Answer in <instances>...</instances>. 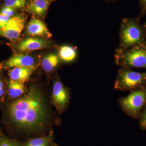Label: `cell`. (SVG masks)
Segmentation results:
<instances>
[{
	"instance_id": "obj_1",
	"label": "cell",
	"mask_w": 146,
	"mask_h": 146,
	"mask_svg": "<svg viewBox=\"0 0 146 146\" xmlns=\"http://www.w3.org/2000/svg\"><path fill=\"white\" fill-rule=\"evenodd\" d=\"M5 114L12 130L26 136H44L50 115L44 94L35 86H31L23 96L7 104Z\"/></svg>"
},
{
	"instance_id": "obj_2",
	"label": "cell",
	"mask_w": 146,
	"mask_h": 146,
	"mask_svg": "<svg viewBox=\"0 0 146 146\" xmlns=\"http://www.w3.org/2000/svg\"><path fill=\"white\" fill-rule=\"evenodd\" d=\"M141 19L139 17L123 18L120 27L118 49L125 50L134 47H146V35L140 23Z\"/></svg>"
},
{
	"instance_id": "obj_3",
	"label": "cell",
	"mask_w": 146,
	"mask_h": 146,
	"mask_svg": "<svg viewBox=\"0 0 146 146\" xmlns=\"http://www.w3.org/2000/svg\"><path fill=\"white\" fill-rule=\"evenodd\" d=\"M115 61L120 68L146 70V47H134L125 50L117 49Z\"/></svg>"
},
{
	"instance_id": "obj_4",
	"label": "cell",
	"mask_w": 146,
	"mask_h": 146,
	"mask_svg": "<svg viewBox=\"0 0 146 146\" xmlns=\"http://www.w3.org/2000/svg\"><path fill=\"white\" fill-rule=\"evenodd\" d=\"M118 103L123 112L133 119L139 117L146 105V84L119 98Z\"/></svg>"
},
{
	"instance_id": "obj_5",
	"label": "cell",
	"mask_w": 146,
	"mask_h": 146,
	"mask_svg": "<svg viewBox=\"0 0 146 146\" xmlns=\"http://www.w3.org/2000/svg\"><path fill=\"white\" fill-rule=\"evenodd\" d=\"M145 84L146 72H138L129 68H120L114 87L117 90L131 91Z\"/></svg>"
},
{
	"instance_id": "obj_6",
	"label": "cell",
	"mask_w": 146,
	"mask_h": 146,
	"mask_svg": "<svg viewBox=\"0 0 146 146\" xmlns=\"http://www.w3.org/2000/svg\"><path fill=\"white\" fill-rule=\"evenodd\" d=\"M27 19L25 13H18L9 20L7 24L0 29V37L16 42L21 36Z\"/></svg>"
},
{
	"instance_id": "obj_7",
	"label": "cell",
	"mask_w": 146,
	"mask_h": 146,
	"mask_svg": "<svg viewBox=\"0 0 146 146\" xmlns=\"http://www.w3.org/2000/svg\"><path fill=\"white\" fill-rule=\"evenodd\" d=\"M7 44L16 53L48 48L52 45L47 39L35 37H27L20 42H11Z\"/></svg>"
},
{
	"instance_id": "obj_8",
	"label": "cell",
	"mask_w": 146,
	"mask_h": 146,
	"mask_svg": "<svg viewBox=\"0 0 146 146\" xmlns=\"http://www.w3.org/2000/svg\"><path fill=\"white\" fill-rule=\"evenodd\" d=\"M37 62L34 56L28 54L16 53L0 63V72L14 68H36Z\"/></svg>"
},
{
	"instance_id": "obj_9",
	"label": "cell",
	"mask_w": 146,
	"mask_h": 146,
	"mask_svg": "<svg viewBox=\"0 0 146 146\" xmlns=\"http://www.w3.org/2000/svg\"><path fill=\"white\" fill-rule=\"evenodd\" d=\"M52 99L56 107L60 112L65 110L69 104L70 92L60 80L55 82L54 84Z\"/></svg>"
},
{
	"instance_id": "obj_10",
	"label": "cell",
	"mask_w": 146,
	"mask_h": 146,
	"mask_svg": "<svg viewBox=\"0 0 146 146\" xmlns=\"http://www.w3.org/2000/svg\"><path fill=\"white\" fill-rule=\"evenodd\" d=\"M26 34L32 36H39L42 39H48L52 35L44 23L40 18L33 16L27 25Z\"/></svg>"
},
{
	"instance_id": "obj_11",
	"label": "cell",
	"mask_w": 146,
	"mask_h": 146,
	"mask_svg": "<svg viewBox=\"0 0 146 146\" xmlns=\"http://www.w3.org/2000/svg\"><path fill=\"white\" fill-rule=\"evenodd\" d=\"M55 0H28L23 11L30 13L39 18H44L46 15L52 3Z\"/></svg>"
},
{
	"instance_id": "obj_12",
	"label": "cell",
	"mask_w": 146,
	"mask_h": 146,
	"mask_svg": "<svg viewBox=\"0 0 146 146\" xmlns=\"http://www.w3.org/2000/svg\"><path fill=\"white\" fill-rule=\"evenodd\" d=\"M35 68H14L9 70L8 75L10 80L23 84L36 70Z\"/></svg>"
},
{
	"instance_id": "obj_13",
	"label": "cell",
	"mask_w": 146,
	"mask_h": 146,
	"mask_svg": "<svg viewBox=\"0 0 146 146\" xmlns=\"http://www.w3.org/2000/svg\"><path fill=\"white\" fill-rule=\"evenodd\" d=\"M60 59L58 55L53 53L49 54L45 56L42 61L43 70L46 72H52L60 64Z\"/></svg>"
},
{
	"instance_id": "obj_14",
	"label": "cell",
	"mask_w": 146,
	"mask_h": 146,
	"mask_svg": "<svg viewBox=\"0 0 146 146\" xmlns=\"http://www.w3.org/2000/svg\"><path fill=\"white\" fill-rule=\"evenodd\" d=\"M53 138L51 135L33 137L22 143L21 146H53Z\"/></svg>"
},
{
	"instance_id": "obj_15",
	"label": "cell",
	"mask_w": 146,
	"mask_h": 146,
	"mask_svg": "<svg viewBox=\"0 0 146 146\" xmlns=\"http://www.w3.org/2000/svg\"><path fill=\"white\" fill-rule=\"evenodd\" d=\"M77 53L75 48L68 45H64L58 49V56L60 60L66 63L75 60Z\"/></svg>"
},
{
	"instance_id": "obj_16",
	"label": "cell",
	"mask_w": 146,
	"mask_h": 146,
	"mask_svg": "<svg viewBox=\"0 0 146 146\" xmlns=\"http://www.w3.org/2000/svg\"><path fill=\"white\" fill-rule=\"evenodd\" d=\"M7 94L10 98L17 99L25 93L23 84L9 80L7 83Z\"/></svg>"
},
{
	"instance_id": "obj_17",
	"label": "cell",
	"mask_w": 146,
	"mask_h": 146,
	"mask_svg": "<svg viewBox=\"0 0 146 146\" xmlns=\"http://www.w3.org/2000/svg\"><path fill=\"white\" fill-rule=\"evenodd\" d=\"M28 0H1L0 7H11L17 10H23L27 3Z\"/></svg>"
},
{
	"instance_id": "obj_18",
	"label": "cell",
	"mask_w": 146,
	"mask_h": 146,
	"mask_svg": "<svg viewBox=\"0 0 146 146\" xmlns=\"http://www.w3.org/2000/svg\"><path fill=\"white\" fill-rule=\"evenodd\" d=\"M22 143L11 139L2 133L0 137V146H21Z\"/></svg>"
},
{
	"instance_id": "obj_19",
	"label": "cell",
	"mask_w": 146,
	"mask_h": 146,
	"mask_svg": "<svg viewBox=\"0 0 146 146\" xmlns=\"http://www.w3.org/2000/svg\"><path fill=\"white\" fill-rule=\"evenodd\" d=\"M18 13V10L11 7L2 6L0 7V14L12 18Z\"/></svg>"
},
{
	"instance_id": "obj_20",
	"label": "cell",
	"mask_w": 146,
	"mask_h": 146,
	"mask_svg": "<svg viewBox=\"0 0 146 146\" xmlns=\"http://www.w3.org/2000/svg\"><path fill=\"white\" fill-rule=\"evenodd\" d=\"M138 118L140 127L143 130H146V105Z\"/></svg>"
},
{
	"instance_id": "obj_21",
	"label": "cell",
	"mask_w": 146,
	"mask_h": 146,
	"mask_svg": "<svg viewBox=\"0 0 146 146\" xmlns=\"http://www.w3.org/2000/svg\"><path fill=\"white\" fill-rule=\"evenodd\" d=\"M139 2L141 11L138 17L141 18L146 15V0H139Z\"/></svg>"
},
{
	"instance_id": "obj_22",
	"label": "cell",
	"mask_w": 146,
	"mask_h": 146,
	"mask_svg": "<svg viewBox=\"0 0 146 146\" xmlns=\"http://www.w3.org/2000/svg\"><path fill=\"white\" fill-rule=\"evenodd\" d=\"M11 18L0 14V29L5 26Z\"/></svg>"
},
{
	"instance_id": "obj_23",
	"label": "cell",
	"mask_w": 146,
	"mask_h": 146,
	"mask_svg": "<svg viewBox=\"0 0 146 146\" xmlns=\"http://www.w3.org/2000/svg\"><path fill=\"white\" fill-rule=\"evenodd\" d=\"M5 90V84L2 77L0 76V98L4 95Z\"/></svg>"
},
{
	"instance_id": "obj_24",
	"label": "cell",
	"mask_w": 146,
	"mask_h": 146,
	"mask_svg": "<svg viewBox=\"0 0 146 146\" xmlns=\"http://www.w3.org/2000/svg\"><path fill=\"white\" fill-rule=\"evenodd\" d=\"M106 2H115L119 0H104Z\"/></svg>"
},
{
	"instance_id": "obj_25",
	"label": "cell",
	"mask_w": 146,
	"mask_h": 146,
	"mask_svg": "<svg viewBox=\"0 0 146 146\" xmlns=\"http://www.w3.org/2000/svg\"><path fill=\"white\" fill-rule=\"evenodd\" d=\"M143 27L144 31H145V34L146 35V23H145V24H144L143 25Z\"/></svg>"
},
{
	"instance_id": "obj_26",
	"label": "cell",
	"mask_w": 146,
	"mask_h": 146,
	"mask_svg": "<svg viewBox=\"0 0 146 146\" xmlns=\"http://www.w3.org/2000/svg\"><path fill=\"white\" fill-rule=\"evenodd\" d=\"M1 134H2L1 130V129H0V137H1Z\"/></svg>"
},
{
	"instance_id": "obj_27",
	"label": "cell",
	"mask_w": 146,
	"mask_h": 146,
	"mask_svg": "<svg viewBox=\"0 0 146 146\" xmlns=\"http://www.w3.org/2000/svg\"><path fill=\"white\" fill-rule=\"evenodd\" d=\"M53 146H58L57 145H56V144H54Z\"/></svg>"
},
{
	"instance_id": "obj_28",
	"label": "cell",
	"mask_w": 146,
	"mask_h": 146,
	"mask_svg": "<svg viewBox=\"0 0 146 146\" xmlns=\"http://www.w3.org/2000/svg\"><path fill=\"white\" fill-rule=\"evenodd\" d=\"M1 1V0H0V1Z\"/></svg>"
}]
</instances>
